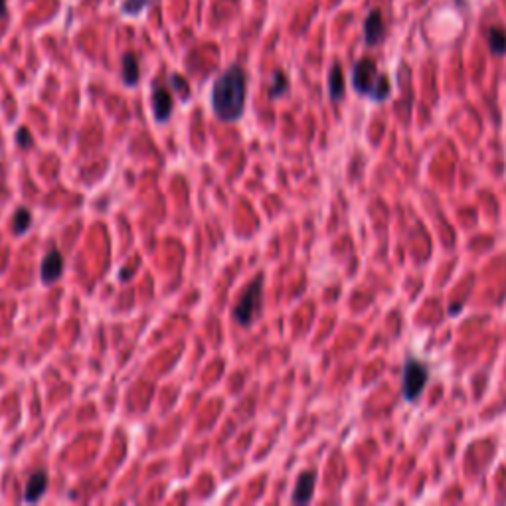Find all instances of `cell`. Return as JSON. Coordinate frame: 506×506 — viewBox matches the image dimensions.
I'll return each mask as SVG.
<instances>
[{
  "label": "cell",
  "instance_id": "6da1fadb",
  "mask_svg": "<svg viewBox=\"0 0 506 506\" xmlns=\"http://www.w3.org/2000/svg\"><path fill=\"white\" fill-rule=\"evenodd\" d=\"M247 81L240 66H229L213 83L212 109L222 121H238L245 109Z\"/></svg>",
  "mask_w": 506,
  "mask_h": 506
},
{
  "label": "cell",
  "instance_id": "7a4b0ae2",
  "mask_svg": "<svg viewBox=\"0 0 506 506\" xmlns=\"http://www.w3.org/2000/svg\"><path fill=\"white\" fill-rule=\"evenodd\" d=\"M352 87L354 91L364 97H370L372 101L380 103L386 101L392 94L390 80L384 73H378L376 64L370 58H362L352 67Z\"/></svg>",
  "mask_w": 506,
  "mask_h": 506
},
{
  "label": "cell",
  "instance_id": "3957f363",
  "mask_svg": "<svg viewBox=\"0 0 506 506\" xmlns=\"http://www.w3.org/2000/svg\"><path fill=\"white\" fill-rule=\"evenodd\" d=\"M261 295H263V275H257L243 291L240 303L234 308V319L241 326H250L261 313Z\"/></svg>",
  "mask_w": 506,
  "mask_h": 506
},
{
  "label": "cell",
  "instance_id": "277c9868",
  "mask_svg": "<svg viewBox=\"0 0 506 506\" xmlns=\"http://www.w3.org/2000/svg\"><path fill=\"white\" fill-rule=\"evenodd\" d=\"M427 380H429V370L424 362H419L413 356L405 360V366H403V398L405 401L419 400V396L424 394L427 386Z\"/></svg>",
  "mask_w": 506,
  "mask_h": 506
},
{
  "label": "cell",
  "instance_id": "5b68a950",
  "mask_svg": "<svg viewBox=\"0 0 506 506\" xmlns=\"http://www.w3.org/2000/svg\"><path fill=\"white\" fill-rule=\"evenodd\" d=\"M386 24H384V16H382V10L380 8H372L366 20H364V42L366 46H378L382 42L386 40Z\"/></svg>",
  "mask_w": 506,
  "mask_h": 506
},
{
  "label": "cell",
  "instance_id": "8992f818",
  "mask_svg": "<svg viewBox=\"0 0 506 506\" xmlns=\"http://www.w3.org/2000/svg\"><path fill=\"white\" fill-rule=\"evenodd\" d=\"M174 109V97L166 85L155 83L152 87V113L157 123H166L171 119Z\"/></svg>",
  "mask_w": 506,
  "mask_h": 506
},
{
  "label": "cell",
  "instance_id": "52a82bcc",
  "mask_svg": "<svg viewBox=\"0 0 506 506\" xmlns=\"http://www.w3.org/2000/svg\"><path fill=\"white\" fill-rule=\"evenodd\" d=\"M62 273H64V257H62V253L58 252V250H50V252L46 253L44 261H42V281L46 285L53 283V281H58L62 277Z\"/></svg>",
  "mask_w": 506,
  "mask_h": 506
},
{
  "label": "cell",
  "instance_id": "ba28073f",
  "mask_svg": "<svg viewBox=\"0 0 506 506\" xmlns=\"http://www.w3.org/2000/svg\"><path fill=\"white\" fill-rule=\"evenodd\" d=\"M315 482H317V473L315 471H305L297 479L293 496H291V500H293L295 505H306V503H311L313 493H315Z\"/></svg>",
  "mask_w": 506,
  "mask_h": 506
},
{
  "label": "cell",
  "instance_id": "9c48e42d",
  "mask_svg": "<svg viewBox=\"0 0 506 506\" xmlns=\"http://www.w3.org/2000/svg\"><path fill=\"white\" fill-rule=\"evenodd\" d=\"M121 76H123V83L127 87H134L139 80H141V67H139V58L134 53L127 52L121 60Z\"/></svg>",
  "mask_w": 506,
  "mask_h": 506
},
{
  "label": "cell",
  "instance_id": "30bf717a",
  "mask_svg": "<svg viewBox=\"0 0 506 506\" xmlns=\"http://www.w3.org/2000/svg\"><path fill=\"white\" fill-rule=\"evenodd\" d=\"M46 489H48V475H46V471H36L26 482V491H24V500L26 503H36V500H40V496L46 493Z\"/></svg>",
  "mask_w": 506,
  "mask_h": 506
},
{
  "label": "cell",
  "instance_id": "8fae6325",
  "mask_svg": "<svg viewBox=\"0 0 506 506\" xmlns=\"http://www.w3.org/2000/svg\"><path fill=\"white\" fill-rule=\"evenodd\" d=\"M347 91V83H344V73L340 64H333L331 71H329V97L333 101H340Z\"/></svg>",
  "mask_w": 506,
  "mask_h": 506
},
{
  "label": "cell",
  "instance_id": "7c38bea8",
  "mask_svg": "<svg viewBox=\"0 0 506 506\" xmlns=\"http://www.w3.org/2000/svg\"><path fill=\"white\" fill-rule=\"evenodd\" d=\"M487 44L493 55H505L506 53V32L503 28H489L487 30Z\"/></svg>",
  "mask_w": 506,
  "mask_h": 506
},
{
  "label": "cell",
  "instance_id": "4fadbf2b",
  "mask_svg": "<svg viewBox=\"0 0 506 506\" xmlns=\"http://www.w3.org/2000/svg\"><path fill=\"white\" fill-rule=\"evenodd\" d=\"M289 91V80H287V76L277 69L275 73H273V80H271V87H269V97L271 99H275V97H281V95H285Z\"/></svg>",
  "mask_w": 506,
  "mask_h": 506
},
{
  "label": "cell",
  "instance_id": "5bb4252c",
  "mask_svg": "<svg viewBox=\"0 0 506 506\" xmlns=\"http://www.w3.org/2000/svg\"><path fill=\"white\" fill-rule=\"evenodd\" d=\"M30 226H32V213L28 212L26 208H20L16 212V216H14V234H24V232L30 229Z\"/></svg>",
  "mask_w": 506,
  "mask_h": 506
},
{
  "label": "cell",
  "instance_id": "9a60e30c",
  "mask_svg": "<svg viewBox=\"0 0 506 506\" xmlns=\"http://www.w3.org/2000/svg\"><path fill=\"white\" fill-rule=\"evenodd\" d=\"M150 0H123L121 2V12L125 16H137L148 6Z\"/></svg>",
  "mask_w": 506,
  "mask_h": 506
},
{
  "label": "cell",
  "instance_id": "2e32d148",
  "mask_svg": "<svg viewBox=\"0 0 506 506\" xmlns=\"http://www.w3.org/2000/svg\"><path fill=\"white\" fill-rule=\"evenodd\" d=\"M171 85H173L174 89L180 94V97H182L184 101H186L188 97H190V87H188V81L184 80V78H180L178 73H173V76H171Z\"/></svg>",
  "mask_w": 506,
  "mask_h": 506
},
{
  "label": "cell",
  "instance_id": "e0dca14e",
  "mask_svg": "<svg viewBox=\"0 0 506 506\" xmlns=\"http://www.w3.org/2000/svg\"><path fill=\"white\" fill-rule=\"evenodd\" d=\"M16 141H18V145H20L22 148L32 147V137H30V131H28L26 127H20V129H18V133H16Z\"/></svg>",
  "mask_w": 506,
  "mask_h": 506
},
{
  "label": "cell",
  "instance_id": "ac0fdd59",
  "mask_svg": "<svg viewBox=\"0 0 506 506\" xmlns=\"http://www.w3.org/2000/svg\"><path fill=\"white\" fill-rule=\"evenodd\" d=\"M131 277H133V269H125V271L119 275L121 281H129Z\"/></svg>",
  "mask_w": 506,
  "mask_h": 506
},
{
  "label": "cell",
  "instance_id": "d6986e66",
  "mask_svg": "<svg viewBox=\"0 0 506 506\" xmlns=\"http://www.w3.org/2000/svg\"><path fill=\"white\" fill-rule=\"evenodd\" d=\"M6 14H8V10H6V0H0V20L6 18Z\"/></svg>",
  "mask_w": 506,
  "mask_h": 506
}]
</instances>
